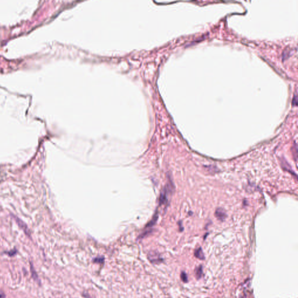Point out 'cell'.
I'll list each match as a JSON object with an SVG mask.
<instances>
[{
    "label": "cell",
    "mask_w": 298,
    "mask_h": 298,
    "mask_svg": "<svg viewBox=\"0 0 298 298\" xmlns=\"http://www.w3.org/2000/svg\"><path fill=\"white\" fill-rule=\"evenodd\" d=\"M13 218H14L15 220H16V222H17V224H18V225L20 226V228H22V229H23V231H24V232L25 234H26L27 235L30 236V232L29 231L28 227H27L26 225L25 224L24 222H23V221L20 220L19 218H17L16 216L13 215Z\"/></svg>",
    "instance_id": "obj_1"
},
{
    "label": "cell",
    "mask_w": 298,
    "mask_h": 298,
    "mask_svg": "<svg viewBox=\"0 0 298 298\" xmlns=\"http://www.w3.org/2000/svg\"><path fill=\"white\" fill-rule=\"evenodd\" d=\"M215 215L218 220L221 221H224L226 218V214L222 209L218 208L215 211Z\"/></svg>",
    "instance_id": "obj_2"
},
{
    "label": "cell",
    "mask_w": 298,
    "mask_h": 298,
    "mask_svg": "<svg viewBox=\"0 0 298 298\" xmlns=\"http://www.w3.org/2000/svg\"><path fill=\"white\" fill-rule=\"evenodd\" d=\"M148 258H149V260L153 264L160 263V262L161 261V260H162L161 258L159 257V256H157L156 254L154 255V253H151L150 255H149Z\"/></svg>",
    "instance_id": "obj_3"
},
{
    "label": "cell",
    "mask_w": 298,
    "mask_h": 298,
    "mask_svg": "<svg viewBox=\"0 0 298 298\" xmlns=\"http://www.w3.org/2000/svg\"><path fill=\"white\" fill-rule=\"evenodd\" d=\"M30 271H31L32 277H33L34 280L36 281L37 282H38L39 284H40V280H39V278L38 277V275H37V272H36V271L35 268H34L33 264L31 263V262H30Z\"/></svg>",
    "instance_id": "obj_4"
},
{
    "label": "cell",
    "mask_w": 298,
    "mask_h": 298,
    "mask_svg": "<svg viewBox=\"0 0 298 298\" xmlns=\"http://www.w3.org/2000/svg\"><path fill=\"white\" fill-rule=\"evenodd\" d=\"M104 257H101V256H98L97 257L94 258V259H93V262L94 263H99V264H102L104 262Z\"/></svg>",
    "instance_id": "obj_5"
},
{
    "label": "cell",
    "mask_w": 298,
    "mask_h": 298,
    "mask_svg": "<svg viewBox=\"0 0 298 298\" xmlns=\"http://www.w3.org/2000/svg\"><path fill=\"white\" fill-rule=\"evenodd\" d=\"M17 250L16 249H13L10 250V251H8V252H4L5 253H6V254H7L8 256L10 257H13L15 255H16L17 254Z\"/></svg>",
    "instance_id": "obj_6"
},
{
    "label": "cell",
    "mask_w": 298,
    "mask_h": 298,
    "mask_svg": "<svg viewBox=\"0 0 298 298\" xmlns=\"http://www.w3.org/2000/svg\"><path fill=\"white\" fill-rule=\"evenodd\" d=\"M6 298V296H5V293L3 292L1 289H0V298Z\"/></svg>",
    "instance_id": "obj_7"
},
{
    "label": "cell",
    "mask_w": 298,
    "mask_h": 298,
    "mask_svg": "<svg viewBox=\"0 0 298 298\" xmlns=\"http://www.w3.org/2000/svg\"><path fill=\"white\" fill-rule=\"evenodd\" d=\"M83 295L85 298H90V296L89 295H88L87 293H83Z\"/></svg>",
    "instance_id": "obj_8"
}]
</instances>
